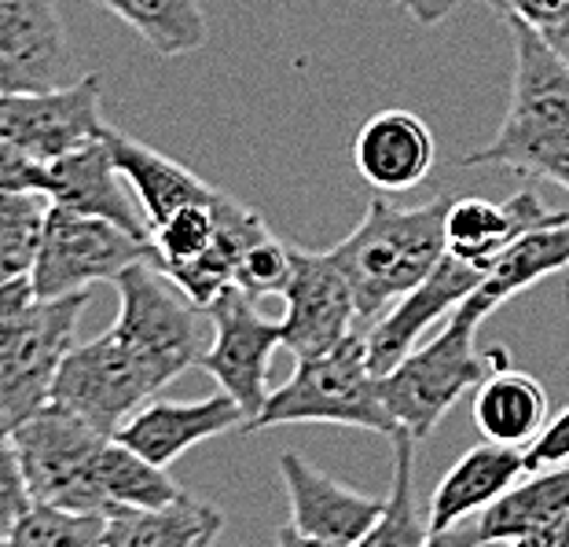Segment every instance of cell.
Returning <instances> with one entry per match:
<instances>
[{"label": "cell", "mask_w": 569, "mask_h": 547, "mask_svg": "<svg viewBox=\"0 0 569 547\" xmlns=\"http://www.w3.org/2000/svg\"><path fill=\"white\" fill-rule=\"evenodd\" d=\"M290 422H335V427H353L382 437L401 430L386 408L382 375L371 368L368 338L360 327L338 346L301 357L295 375L280 390L269 394L250 430L290 427Z\"/></svg>", "instance_id": "cell-4"}, {"label": "cell", "mask_w": 569, "mask_h": 547, "mask_svg": "<svg viewBox=\"0 0 569 547\" xmlns=\"http://www.w3.org/2000/svg\"><path fill=\"white\" fill-rule=\"evenodd\" d=\"M84 306H89V290L41 298L27 331L0 346V430H16L22 419L52 400L59 364L74 349Z\"/></svg>", "instance_id": "cell-11"}, {"label": "cell", "mask_w": 569, "mask_h": 547, "mask_svg": "<svg viewBox=\"0 0 569 547\" xmlns=\"http://www.w3.org/2000/svg\"><path fill=\"white\" fill-rule=\"evenodd\" d=\"M224 529V515L196 496H177L162 507H111L107 510V547H202Z\"/></svg>", "instance_id": "cell-24"}, {"label": "cell", "mask_w": 569, "mask_h": 547, "mask_svg": "<svg viewBox=\"0 0 569 547\" xmlns=\"http://www.w3.org/2000/svg\"><path fill=\"white\" fill-rule=\"evenodd\" d=\"M103 129L96 74H81L78 81L44 92H0V137L41 162L103 137Z\"/></svg>", "instance_id": "cell-14"}, {"label": "cell", "mask_w": 569, "mask_h": 547, "mask_svg": "<svg viewBox=\"0 0 569 547\" xmlns=\"http://www.w3.org/2000/svg\"><path fill=\"white\" fill-rule=\"evenodd\" d=\"M100 481L111 507H162L177 500V496H184V489L169 478L166 467L151 464L148 456H140L137 448H129L118 437H111L103 448Z\"/></svg>", "instance_id": "cell-28"}, {"label": "cell", "mask_w": 569, "mask_h": 547, "mask_svg": "<svg viewBox=\"0 0 569 547\" xmlns=\"http://www.w3.org/2000/svg\"><path fill=\"white\" fill-rule=\"evenodd\" d=\"M48 162L0 137V191H44Z\"/></svg>", "instance_id": "cell-36"}, {"label": "cell", "mask_w": 569, "mask_h": 547, "mask_svg": "<svg viewBox=\"0 0 569 547\" xmlns=\"http://www.w3.org/2000/svg\"><path fill=\"white\" fill-rule=\"evenodd\" d=\"M475 422L489 441L529 445L548 422V394L532 375L507 364L475 390Z\"/></svg>", "instance_id": "cell-26"}, {"label": "cell", "mask_w": 569, "mask_h": 547, "mask_svg": "<svg viewBox=\"0 0 569 547\" xmlns=\"http://www.w3.org/2000/svg\"><path fill=\"white\" fill-rule=\"evenodd\" d=\"M526 470V448L507 441H481L470 452H463L452 467L445 470L438 489L427 507V533L430 544H438L448 529L463 526L470 515L486 510L492 500L511 489Z\"/></svg>", "instance_id": "cell-20"}, {"label": "cell", "mask_w": 569, "mask_h": 547, "mask_svg": "<svg viewBox=\"0 0 569 547\" xmlns=\"http://www.w3.org/2000/svg\"><path fill=\"white\" fill-rule=\"evenodd\" d=\"M486 320V312L463 301L430 342H419L382 375L386 408L416 441H427L441 427L459 397L478 390L496 368L511 364L503 346L478 349V327Z\"/></svg>", "instance_id": "cell-3"}, {"label": "cell", "mask_w": 569, "mask_h": 547, "mask_svg": "<svg viewBox=\"0 0 569 547\" xmlns=\"http://www.w3.org/2000/svg\"><path fill=\"white\" fill-rule=\"evenodd\" d=\"M143 258H151V239L132 236L103 217L52 206L30 279L41 298H63L103 279H118Z\"/></svg>", "instance_id": "cell-9"}, {"label": "cell", "mask_w": 569, "mask_h": 547, "mask_svg": "<svg viewBox=\"0 0 569 547\" xmlns=\"http://www.w3.org/2000/svg\"><path fill=\"white\" fill-rule=\"evenodd\" d=\"M438 143H433L430 126L405 107L379 111L360 126L353 140L357 173L368 180L375 191H411L430 177Z\"/></svg>", "instance_id": "cell-21"}, {"label": "cell", "mask_w": 569, "mask_h": 547, "mask_svg": "<svg viewBox=\"0 0 569 547\" xmlns=\"http://www.w3.org/2000/svg\"><path fill=\"white\" fill-rule=\"evenodd\" d=\"M448 206V196L422 206H393L375 196L353 232L327 250L353 287L360 324L379 320L397 298L438 269L445 258Z\"/></svg>", "instance_id": "cell-2"}, {"label": "cell", "mask_w": 569, "mask_h": 547, "mask_svg": "<svg viewBox=\"0 0 569 547\" xmlns=\"http://www.w3.org/2000/svg\"><path fill=\"white\" fill-rule=\"evenodd\" d=\"M515 48L511 100L496 137L463 158V166H500L543 177L569 191V63L526 22L503 19Z\"/></svg>", "instance_id": "cell-1"}, {"label": "cell", "mask_w": 569, "mask_h": 547, "mask_svg": "<svg viewBox=\"0 0 569 547\" xmlns=\"http://www.w3.org/2000/svg\"><path fill=\"white\" fill-rule=\"evenodd\" d=\"M283 349L295 360L342 342L360 327L357 298L331 253L290 247V279L283 287Z\"/></svg>", "instance_id": "cell-13"}, {"label": "cell", "mask_w": 569, "mask_h": 547, "mask_svg": "<svg viewBox=\"0 0 569 547\" xmlns=\"http://www.w3.org/2000/svg\"><path fill=\"white\" fill-rule=\"evenodd\" d=\"M118 284V320L114 327L137 349H143L159 368L177 379L180 371L196 368L206 352V327L196 298L177 284L173 276H166L151 258L137 265L114 279Z\"/></svg>", "instance_id": "cell-8"}, {"label": "cell", "mask_w": 569, "mask_h": 547, "mask_svg": "<svg viewBox=\"0 0 569 547\" xmlns=\"http://www.w3.org/2000/svg\"><path fill=\"white\" fill-rule=\"evenodd\" d=\"M56 0H0V92H44L78 81Z\"/></svg>", "instance_id": "cell-15"}, {"label": "cell", "mask_w": 569, "mask_h": 547, "mask_svg": "<svg viewBox=\"0 0 569 547\" xmlns=\"http://www.w3.org/2000/svg\"><path fill=\"white\" fill-rule=\"evenodd\" d=\"M129 180L118 169L107 137L84 140L81 148L59 155L48 162V180H44V196L52 199V206H67V210L103 217L114 221L126 232L151 239V225L143 206H137V196H129Z\"/></svg>", "instance_id": "cell-17"}, {"label": "cell", "mask_w": 569, "mask_h": 547, "mask_svg": "<svg viewBox=\"0 0 569 547\" xmlns=\"http://www.w3.org/2000/svg\"><path fill=\"white\" fill-rule=\"evenodd\" d=\"M107 510H78L63 504L33 500L8 544L19 547H96L103 544Z\"/></svg>", "instance_id": "cell-31"}, {"label": "cell", "mask_w": 569, "mask_h": 547, "mask_svg": "<svg viewBox=\"0 0 569 547\" xmlns=\"http://www.w3.org/2000/svg\"><path fill=\"white\" fill-rule=\"evenodd\" d=\"M569 515V464L532 470L511 485L500 500L478 510L470 529H448L438 544H526L537 547L543 533Z\"/></svg>", "instance_id": "cell-19"}, {"label": "cell", "mask_w": 569, "mask_h": 547, "mask_svg": "<svg viewBox=\"0 0 569 547\" xmlns=\"http://www.w3.org/2000/svg\"><path fill=\"white\" fill-rule=\"evenodd\" d=\"M210 346H206L199 368L210 371L224 394H232L247 411L250 422L261 416L264 400H269V364L272 352L283 346L280 320H269L258 309V298H250L243 287H224L210 306Z\"/></svg>", "instance_id": "cell-10"}, {"label": "cell", "mask_w": 569, "mask_h": 547, "mask_svg": "<svg viewBox=\"0 0 569 547\" xmlns=\"http://www.w3.org/2000/svg\"><path fill=\"white\" fill-rule=\"evenodd\" d=\"M280 478L290 500V526L276 533L280 544H323L353 547L368 544L371 529L382 518L379 496H365L331 474L312 467L298 452L280 456Z\"/></svg>", "instance_id": "cell-12"}, {"label": "cell", "mask_w": 569, "mask_h": 547, "mask_svg": "<svg viewBox=\"0 0 569 547\" xmlns=\"http://www.w3.org/2000/svg\"><path fill=\"white\" fill-rule=\"evenodd\" d=\"M41 306V295L30 276H11L0 284V346L19 338L33 324Z\"/></svg>", "instance_id": "cell-35"}, {"label": "cell", "mask_w": 569, "mask_h": 547, "mask_svg": "<svg viewBox=\"0 0 569 547\" xmlns=\"http://www.w3.org/2000/svg\"><path fill=\"white\" fill-rule=\"evenodd\" d=\"M11 437H16L33 500L78 510L111 507L100 481V459L111 434L92 427L74 408L48 400L30 419H22Z\"/></svg>", "instance_id": "cell-6"}, {"label": "cell", "mask_w": 569, "mask_h": 547, "mask_svg": "<svg viewBox=\"0 0 569 547\" xmlns=\"http://www.w3.org/2000/svg\"><path fill=\"white\" fill-rule=\"evenodd\" d=\"M397 4H401V8H405V0H397Z\"/></svg>", "instance_id": "cell-40"}, {"label": "cell", "mask_w": 569, "mask_h": 547, "mask_svg": "<svg viewBox=\"0 0 569 547\" xmlns=\"http://www.w3.org/2000/svg\"><path fill=\"white\" fill-rule=\"evenodd\" d=\"M103 137L118 169H122V177L129 180L132 196H137L143 213H148V225H159L177 206L206 199L217 191L213 185H206L202 177L191 173L188 166L173 162L169 155L148 148V143H140L137 137H126V132H118V129H103Z\"/></svg>", "instance_id": "cell-25"}, {"label": "cell", "mask_w": 569, "mask_h": 547, "mask_svg": "<svg viewBox=\"0 0 569 547\" xmlns=\"http://www.w3.org/2000/svg\"><path fill=\"white\" fill-rule=\"evenodd\" d=\"M239 427H247V411L232 394L221 390L202 400H151L132 411L114 437L148 456L151 464L169 467L188 448Z\"/></svg>", "instance_id": "cell-18"}, {"label": "cell", "mask_w": 569, "mask_h": 547, "mask_svg": "<svg viewBox=\"0 0 569 547\" xmlns=\"http://www.w3.org/2000/svg\"><path fill=\"white\" fill-rule=\"evenodd\" d=\"M393 445V485L382 500V518L371 529L368 544L375 547H401V544H430L427 518L416 507V437L405 427L390 437Z\"/></svg>", "instance_id": "cell-29"}, {"label": "cell", "mask_w": 569, "mask_h": 547, "mask_svg": "<svg viewBox=\"0 0 569 547\" xmlns=\"http://www.w3.org/2000/svg\"><path fill=\"white\" fill-rule=\"evenodd\" d=\"M566 210H548L532 191H518L507 202H492L481 196L452 199L445 213V250L459 253L467 261L492 265L507 242H515L522 232L537 225L559 221Z\"/></svg>", "instance_id": "cell-22"}, {"label": "cell", "mask_w": 569, "mask_h": 547, "mask_svg": "<svg viewBox=\"0 0 569 547\" xmlns=\"http://www.w3.org/2000/svg\"><path fill=\"white\" fill-rule=\"evenodd\" d=\"M33 504L27 470H22L19 448L11 430H0V544L11 540V529L27 515Z\"/></svg>", "instance_id": "cell-34"}, {"label": "cell", "mask_w": 569, "mask_h": 547, "mask_svg": "<svg viewBox=\"0 0 569 547\" xmlns=\"http://www.w3.org/2000/svg\"><path fill=\"white\" fill-rule=\"evenodd\" d=\"M264 236L269 225L250 206L217 188L213 196L177 206L159 225H151V261L199 306H210L224 287L236 284L243 253Z\"/></svg>", "instance_id": "cell-5"}, {"label": "cell", "mask_w": 569, "mask_h": 547, "mask_svg": "<svg viewBox=\"0 0 569 547\" xmlns=\"http://www.w3.org/2000/svg\"><path fill=\"white\" fill-rule=\"evenodd\" d=\"M537 547H569V515H566L555 529L543 533V540H540Z\"/></svg>", "instance_id": "cell-39"}, {"label": "cell", "mask_w": 569, "mask_h": 547, "mask_svg": "<svg viewBox=\"0 0 569 547\" xmlns=\"http://www.w3.org/2000/svg\"><path fill=\"white\" fill-rule=\"evenodd\" d=\"M566 269H569V210L559 221L537 225L518 236L515 242H507V247L496 253V261L489 265L486 279H481L478 290L467 301L478 312L492 316L507 298L522 295L532 284H540V279L566 272Z\"/></svg>", "instance_id": "cell-23"}, {"label": "cell", "mask_w": 569, "mask_h": 547, "mask_svg": "<svg viewBox=\"0 0 569 547\" xmlns=\"http://www.w3.org/2000/svg\"><path fill=\"white\" fill-rule=\"evenodd\" d=\"M486 272H489V265L467 261V258H459V253L445 250L438 269L422 279L419 287H411L405 298H397L379 320L368 324L365 338H368L371 368L386 375L397 360H405L441 316H452L470 295H475Z\"/></svg>", "instance_id": "cell-16"}, {"label": "cell", "mask_w": 569, "mask_h": 547, "mask_svg": "<svg viewBox=\"0 0 569 547\" xmlns=\"http://www.w3.org/2000/svg\"><path fill=\"white\" fill-rule=\"evenodd\" d=\"M559 464H569V405L551 422H543V430L526 445L529 474L543 467H559Z\"/></svg>", "instance_id": "cell-37"}, {"label": "cell", "mask_w": 569, "mask_h": 547, "mask_svg": "<svg viewBox=\"0 0 569 547\" xmlns=\"http://www.w3.org/2000/svg\"><path fill=\"white\" fill-rule=\"evenodd\" d=\"M456 8H459V0H405V11L416 22H422V27H438Z\"/></svg>", "instance_id": "cell-38"}, {"label": "cell", "mask_w": 569, "mask_h": 547, "mask_svg": "<svg viewBox=\"0 0 569 547\" xmlns=\"http://www.w3.org/2000/svg\"><path fill=\"white\" fill-rule=\"evenodd\" d=\"M503 19H518L569 63V0H486Z\"/></svg>", "instance_id": "cell-33"}, {"label": "cell", "mask_w": 569, "mask_h": 547, "mask_svg": "<svg viewBox=\"0 0 569 547\" xmlns=\"http://www.w3.org/2000/svg\"><path fill=\"white\" fill-rule=\"evenodd\" d=\"M92 4L137 30L151 52H159L162 59L199 52L210 38L199 0H92Z\"/></svg>", "instance_id": "cell-27"}, {"label": "cell", "mask_w": 569, "mask_h": 547, "mask_svg": "<svg viewBox=\"0 0 569 547\" xmlns=\"http://www.w3.org/2000/svg\"><path fill=\"white\" fill-rule=\"evenodd\" d=\"M166 382L173 379L111 324V331L89 342H74V349L67 352L59 364L52 400L74 408L92 427L114 437L132 411L159 394Z\"/></svg>", "instance_id": "cell-7"}, {"label": "cell", "mask_w": 569, "mask_h": 547, "mask_svg": "<svg viewBox=\"0 0 569 547\" xmlns=\"http://www.w3.org/2000/svg\"><path fill=\"white\" fill-rule=\"evenodd\" d=\"M287 279H290V242L276 239L269 232L243 253L239 272H236V287H243L250 298L261 301V298L283 295Z\"/></svg>", "instance_id": "cell-32"}, {"label": "cell", "mask_w": 569, "mask_h": 547, "mask_svg": "<svg viewBox=\"0 0 569 547\" xmlns=\"http://www.w3.org/2000/svg\"><path fill=\"white\" fill-rule=\"evenodd\" d=\"M52 199L44 191H0V284L30 276Z\"/></svg>", "instance_id": "cell-30"}]
</instances>
